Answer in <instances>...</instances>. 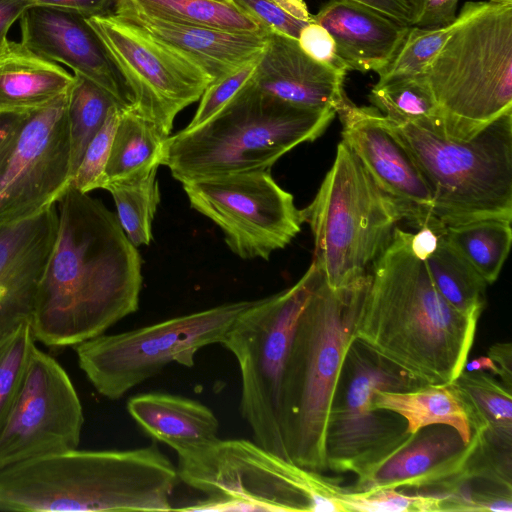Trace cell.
I'll list each match as a JSON object with an SVG mask.
<instances>
[{"mask_svg":"<svg viewBox=\"0 0 512 512\" xmlns=\"http://www.w3.org/2000/svg\"><path fill=\"white\" fill-rule=\"evenodd\" d=\"M487 1H468L456 20L445 27L424 29L409 26L390 61L378 70L376 84L421 76L452 33L464 22L489 8Z\"/></svg>","mask_w":512,"mask_h":512,"instance_id":"obj_30","label":"cell"},{"mask_svg":"<svg viewBox=\"0 0 512 512\" xmlns=\"http://www.w3.org/2000/svg\"><path fill=\"white\" fill-rule=\"evenodd\" d=\"M35 341L30 323L0 340V428L17 395Z\"/></svg>","mask_w":512,"mask_h":512,"instance_id":"obj_36","label":"cell"},{"mask_svg":"<svg viewBox=\"0 0 512 512\" xmlns=\"http://www.w3.org/2000/svg\"><path fill=\"white\" fill-rule=\"evenodd\" d=\"M422 76L437 106L433 128L450 139L512 111V7L491 4L460 25Z\"/></svg>","mask_w":512,"mask_h":512,"instance_id":"obj_8","label":"cell"},{"mask_svg":"<svg viewBox=\"0 0 512 512\" xmlns=\"http://www.w3.org/2000/svg\"><path fill=\"white\" fill-rule=\"evenodd\" d=\"M67 106L68 92L29 111L0 163V225L54 204L69 185Z\"/></svg>","mask_w":512,"mask_h":512,"instance_id":"obj_16","label":"cell"},{"mask_svg":"<svg viewBox=\"0 0 512 512\" xmlns=\"http://www.w3.org/2000/svg\"><path fill=\"white\" fill-rule=\"evenodd\" d=\"M336 114L342 123V141L394 201L402 219L418 229L443 233L432 215L431 190L387 118L377 108L357 106L349 99Z\"/></svg>","mask_w":512,"mask_h":512,"instance_id":"obj_17","label":"cell"},{"mask_svg":"<svg viewBox=\"0 0 512 512\" xmlns=\"http://www.w3.org/2000/svg\"><path fill=\"white\" fill-rule=\"evenodd\" d=\"M263 28L294 39L313 21L303 0H231Z\"/></svg>","mask_w":512,"mask_h":512,"instance_id":"obj_39","label":"cell"},{"mask_svg":"<svg viewBox=\"0 0 512 512\" xmlns=\"http://www.w3.org/2000/svg\"><path fill=\"white\" fill-rule=\"evenodd\" d=\"M113 14L196 63L212 81L258 57L269 32H233L173 22L145 12L132 0H117Z\"/></svg>","mask_w":512,"mask_h":512,"instance_id":"obj_21","label":"cell"},{"mask_svg":"<svg viewBox=\"0 0 512 512\" xmlns=\"http://www.w3.org/2000/svg\"><path fill=\"white\" fill-rule=\"evenodd\" d=\"M487 2L495 6L512 7V0H488Z\"/></svg>","mask_w":512,"mask_h":512,"instance_id":"obj_50","label":"cell"},{"mask_svg":"<svg viewBox=\"0 0 512 512\" xmlns=\"http://www.w3.org/2000/svg\"><path fill=\"white\" fill-rule=\"evenodd\" d=\"M335 115L284 102L251 80L211 119L169 136L161 165L181 183L270 170L288 151L322 135Z\"/></svg>","mask_w":512,"mask_h":512,"instance_id":"obj_5","label":"cell"},{"mask_svg":"<svg viewBox=\"0 0 512 512\" xmlns=\"http://www.w3.org/2000/svg\"><path fill=\"white\" fill-rule=\"evenodd\" d=\"M480 431L465 443L456 429L445 424L421 428L406 437L384 458L357 475L354 492L408 487L441 490L459 479L478 445Z\"/></svg>","mask_w":512,"mask_h":512,"instance_id":"obj_18","label":"cell"},{"mask_svg":"<svg viewBox=\"0 0 512 512\" xmlns=\"http://www.w3.org/2000/svg\"><path fill=\"white\" fill-rule=\"evenodd\" d=\"M57 231L55 203L30 217L0 225V340L30 323Z\"/></svg>","mask_w":512,"mask_h":512,"instance_id":"obj_20","label":"cell"},{"mask_svg":"<svg viewBox=\"0 0 512 512\" xmlns=\"http://www.w3.org/2000/svg\"><path fill=\"white\" fill-rule=\"evenodd\" d=\"M301 49L313 60L348 72L339 60L332 36L320 24L312 21L299 33L297 38Z\"/></svg>","mask_w":512,"mask_h":512,"instance_id":"obj_41","label":"cell"},{"mask_svg":"<svg viewBox=\"0 0 512 512\" xmlns=\"http://www.w3.org/2000/svg\"><path fill=\"white\" fill-rule=\"evenodd\" d=\"M30 110L0 111V163L10 150Z\"/></svg>","mask_w":512,"mask_h":512,"instance_id":"obj_44","label":"cell"},{"mask_svg":"<svg viewBox=\"0 0 512 512\" xmlns=\"http://www.w3.org/2000/svg\"><path fill=\"white\" fill-rule=\"evenodd\" d=\"M115 105L121 106L106 90L80 74H73L67 106L70 180L88 144L103 125L109 110Z\"/></svg>","mask_w":512,"mask_h":512,"instance_id":"obj_32","label":"cell"},{"mask_svg":"<svg viewBox=\"0 0 512 512\" xmlns=\"http://www.w3.org/2000/svg\"><path fill=\"white\" fill-rule=\"evenodd\" d=\"M21 43L52 62L63 63L110 93L124 108L131 95L88 17L76 11L32 5L20 17Z\"/></svg>","mask_w":512,"mask_h":512,"instance_id":"obj_19","label":"cell"},{"mask_svg":"<svg viewBox=\"0 0 512 512\" xmlns=\"http://www.w3.org/2000/svg\"><path fill=\"white\" fill-rule=\"evenodd\" d=\"M217 1L225 2V3H232L231 0H217Z\"/></svg>","mask_w":512,"mask_h":512,"instance_id":"obj_51","label":"cell"},{"mask_svg":"<svg viewBox=\"0 0 512 512\" xmlns=\"http://www.w3.org/2000/svg\"><path fill=\"white\" fill-rule=\"evenodd\" d=\"M300 217L313 234V262L332 289L347 288L365 278L402 220L394 201L343 141Z\"/></svg>","mask_w":512,"mask_h":512,"instance_id":"obj_9","label":"cell"},{"mask_svg":"<svg viewBox=\"0 0 512 512\" xmlns=\"http://www.w3.org/2000/svg\"><path fill=\"white\" fill-rule=\"evenodd\" d=\"M443 235L487 284L497 280L511 247L510 221L500 219L472 221L447 227Z\"/></svg>","mask_w":512,"mask_h":512,"instance_id":"obj_31","label":"cell"},{"mask_svg":"<svg viewBox=\"0 0 512 512\" xmlns=\"http://www.w3.org/2000/svg\"><path fill=\"white\" fill-rule=\"evenodd\" d=\"M424 263L441 296L461 313L479 319L488 284L443 234Z\"/></svg>","mask_w":512,"mask_h":512,"instance_id":"obj_29","label":"cell"},{"mask_svg":"<svg viewBox=\"0 0 512 512\" xmlns=\"http://www.w3.org/2000/svg\"><path fill=\"white\" fill-rule=\"evenodd\" d=\"M167 138L132 106L123 108L106 166V185L140 179L158 169Z\"/></svg>","mask_w":512,"mask_h":512,"instance_id":"obj_27","label":"cell"},{"mask_svg":"<svg viewBox=\"0 0 512 512\" xmlns=\"http://www.w3.org/2000/svg\"><path fill=\"white\" fill-rule=\"evenodd\" d=\"M157 170L147 176L108 183L117 210V219L130 242L137 248L152 240V221L160 202Z\"/></svg>","mask_w":512,"mask_h":512,"instance_id":"obj_34","label":"cell"},{"mask_svg":"<svg viewBox=\"0 0 512 512\" xmlns=\"http://www.w3.org/2000/svg\"><path fill=\"white\" fill-rule=\"evenodd\" d=\"M321 277L312 261L293 286L252 301L221 344L238 362L240 411L254 441L286 459L281 430L282 376L298 318Z\"/></svg>","mask_w":512,"mask_h":512,"instance_id":"obj_10","label":"cell"},{"mask_svg":"<svg viewBox=\"0 0 512 512\" xmlns=\"http://www.w3.org/2000/svg\"><path fill=\"white\" fill-rule=\"evenodd\" d=\"M332 289L323 275L295 327L281 385V430L287 457L307 469L328 470L325 436L341 368L370 283Z\"/></svg>","mask_w":512,"mask_h":512,"instance_id":"obj_4","label":"cell"},{"mask_svg":"<svg viewBox=\"0 0 512 512\" xmlns=\"http://www.w3.org/2000/svg\"><path fill=\"white\" fill-rule=\"evenodd\" d=\"M73 75L28 49L8 42L0 51V111L32 110L68 92Z\"/></svg>","mask_w":512,"mask_h":512,"instance_id":"obj_25","label":"cell"},{"mask_svg":"<svg viewBox=\"0 0 512 512\" xmlns=\"http://www.w3.org/2000/svg\"><path fill=\"white\" fill-rule=\"evenodd\" d=\"M145 12L165 20L233 32L267 30L233 3L217 0H132Z\"/></svg>","mask_w":512,"mask_h":512,"instance_id":"obj_33","label":"cell"},{"mask_svg":"<svg viewBox=\"0 0 512 512\" xmlns=\"http://www.w3.org/2000/svg\"><path fill=\"white\" fill-rule=\"evenodd\" d=\"M177 467L155 446L78 450L0 469V510L171 511Z\"/></svg>","mask_w":512,"mask_h":512,"instance_id":"obj_3","label":"cell"},{"mask_svg":"<svg viewBox=\"0 0 512 512\" xmlns=\"http://www.w3.org/2000/svg\"><path fill=\"white\" fill-rule=\"evenodd\" d=\"M123 107L113 106L107 117L88 144L81 162L70 180V185L82 193L104 189L106 185V166L111 146Z\"/></svg>","mask_w":512,"mask_h":512,"instance_id":"obj_38","label":"cell"},{"mask_svg":"<svg viewBox=\"0 0 512 512\" xmlns=\"http://www.w3.org/2000/svg\"><path fill=\"white\" fill-rule=\"evenodd\" d=\"M88 21L132 98V107L169 137L177 114L196 102L212 78L196 63L114 14Z\"/></svg>","mask_w":512,"mask_h":512,"instance_id":"obj_14","label":"cell"},{"mask_svg":"<svg viewBox=\"0 0 512 512\" xmlns=\"http://www.w3.org/2000/svg\"><path fill=\"white\" fill-rule=\"evenodd\" d=\"M332 36L347 71L377 72L396 52L409 26L362 5L328 0L312 15Z\"/></svg>","mask_w":512,"mask_h":512,"instance_id":"obj_23","label":"cell"},{"mask_svg":"<svg viewBox=\"0 0 512 512\" xmlns=\"http://www.w3.org/2000/svg\"><path fill=\"white\" fill-rule=\"evenodd\" d=\"M252 301H239L130 331L99 335L74 346L78 364L102 396L117 400L167 365L192 367L203 347L222 344Z\"/></svg>","mask_w":512,"mask_h":512,"instance_id":"obj_11","label":"cell"},{"mask_svg":"<svg viewBox=\"0 0 512 512\" xmlns=\"http://www.w3.org/2000/svg\"><path fill=\"white\" fill-rule=\"evenodd\" d=\"M346 74L310 58L297 39L269 31L252 82L264 93L294 106L337 112L348 99Z\"/></svg>","mask_w":512,"mask_h":512,"instance_id":"obj_22","label":"cell"},{"mask_svg":"<svg viewBox=\"0 0 512 512\" xmlns=\"http://www.w3.org/2000/svg\"><path fill=\"white\" fill-rule=\"evenodd\" d=\"M389 123L425 178L443 231L482 219L511 222L512 111L468 140L450 139L423 123Z\"/></svg>","mask_w":512,"mask_h":512,"instance_id":"obj_7","label":"cell"},{"mask_svg":"<svg viewBox=\"0 0 512 512\" xmlns=\"http://www.w3.org/2000/svg\"><path fill=\"white\" fill-rule=\"evenodd\" d=\"M369 100L391 122L424 123L436 127V102L422 75L375 84Z\"/></svg>","mask_w":512,"mask_h":512,"instance_id":"obj_35","label":"cell"},{"mask_svg":"<svg viewBox=\"0 0 512 512\" xmlns=\"http://www.w3.org/2000/svg\"><path fill=\"white\" fill-rule=\"evenodd\" d=\"M464 370L469 372L485 371L495 376L498 374L497 367L488 356H480L470 362H466Z\"/></svg>","mask_w":512,"mask_h":512,"instance_id":"obj_49","label":"cell"},{"mask_svg":"<svg viewBox=\"0 0 512 512\" xmlns=\"http://www.w3.org/2000/svg\"><path fill=\"white\" fill-rule=\"evenodd\" d=\"M487 356L497 367V376L501 378V383L512 390V344L495 343L488 349Z\"/></svg>","mask_w":512,"mask_h":512,"instance_id":"obj_47","label":"cell"},{"mask_svg":"<svg viewBox=\"0 0 512 512\" xmlns=\"http://www.w3.org/2000/svg\"><path fill=\"white\" fill-rule=\"evenodd\" d=\"M412 235L396 227L373 263L353 337L417 385L448 384L464 370L478 318L441 296Z\"/></svg>","mask_w":512,"mask_h":512,"instance_id":"obj_2","label":"cell"},{"mask_svg":"<svg viewBox=\"0 0 512 512\" xmlns=\"http://www.w3.org/2000/svg\"><path fill=\"white\" fill-rule=\"evenodd\" d=\"M418 386L353 339L348 347L328 418L327 469L360 475L389 454L409 433L399 414L373 403L379 390Z\"/></svg>","mask_w":512,"mask_h":512,"instance_id":"obj_12","label":"cell"},{"mask_svg":"<svg viewBox=\"0 0 512 512\" xmlns=\"http://www.w3.org/2000/svg\"><path fill=\"white\" fill-rule=\"evenodd\" d=\"M192 208L224 233L230 250L242 259L269 260L301 230L300 210L270 170L232 173L182 183Z\"/></svg>","mask_w":512,"mask_h":512,"instance_id":"obj_13","label":"cell"},{"mask_svg":"<svg viewBox=\"0 0 512 512\" xmlns=\"http://www.w3.org/2000/svg\"><path fill=\"white\" fill-rule=\"evenodd\" d=\"M260 55L235 71L212 81L200 97L198 109L185 129L195 128L211 119L243 89L252 80Z\"/></svg>","mask_w":512,"mask_h":512,"instance_id":"obj_40","label":"cell"},{"mask_svg":"<svg viewBox=\"0 0 512 512\" xmlns=\"http://www.w3.org/2000/svg\"><path fill=\"white\" fill-rule=\"evenodd\" d=\"M373 403L403 417L409 433L429 425L445 424L456 429L466 444L473 434L465 402L454 381L418 385L403 391L379 390Z\"/></svg>","mask_w":512,"mask_h":512,"instance_id":"obj_26","label":"cell"},{"mask_svg":"<svg viewBox=\"0 0 512 512\" xmlns=\"http://www.w3.org/2000/svg\"><path fill=\"white\" fill-rule=\"evenodd\" d=\"M177 457L179 480L204 498L174 510L346 512L349 487L254 440L218 438Z\"/></svg>","mask_w":512,"mask_h":512,"instance_id":"obj_6","label":"cell"},{"mask_svg":"<svg viewBox=\"0 0 512 512\" xmlns=\"http://www.w3.org/2000/svg\"><path fill=\"white\" fill-rule=\"evenodd\" d=\"M127 411L148 436L168 445L176 454L201 448L219 438V421L213 411L183 396L138 394L128 400Z\"/></svg>","mask_w":512,"mask_h":512,"instance_id":"obj_24","label":"cell"},{"mask_svg":"<svg viewBox=\"0 0 512 512\" xmlns=\"http://www.w3.org/2000/svg\"><path fill=\"white\" fill-rule=\"evenodd\" d=\"M439 235L430 227L419 228L411 239L413 253L424 261L435 250Z\"/></svg>","mask_w":512,"mask_h":512,"instance_id":"obj_48","label":"cell"},{"mask_svg":"<svg viewBox=\"0 0 512 512\" xmlns=\"http://www.w3.org/2000/svg\"><path fill=\"white\" fill-rule=\"evenodd\" d=\"M33 5L67 9L91 16H107L114 13L117 0H29Z\"/></svg>","mask_w":512,"mask_h":512,"instance_id":"obj_43","label":"cell"},{"mask_svg":"<svg viewBox=\"0 0 512 512\" xmlns=\"http://www.w3.org/2000/svg\"><path fill=\"white\" fill-rule=\"evenodd\" d=\"M346 512H432L443 511L444 495L441 492L409 495L396 488L369 492L349 489L342 498Z\"/></svg>","mask_w":512,"mask_h":512,"instance_id":"obj_37","label":"cell"},{"mask_svg":"<svg viewBox=\"0 0 512 512\" xmlns=\"http://www.w3.org/2000/svg\"><path fill=\"white\" fill-rule=\"evenodd\" d=\"M32 5L29 0H0V51L9 42L7 33L12 24Z\"/></svg>","mask_w":512,"mask_h":512,"instance_id":"obj_46","label":"cell"},{"mask_svg":"<svg viewBox=\"0 0 512 512\" xmlns=\"http://www.w3.org/2000/svg\"><path fill=\"white\" fill-rule=\"evenodd\" d=\"M459 0H410V26L436 29L452 24Z\"/></svg>","mask_w":512,"mask_h":512,"instance_id":"obj_42","label":"cell"},{"mask_svg":"<svg viewBox=\"0 0 512 512\" xmlns=\"http://www.w3.org/2000/svg\"><path fill=\"white\" fill-rule=\"evenodd\" d=\"M377 11L398 23L410 26V0H346Z\"/></svg>","mask_w":512,"mask_h":512,"instance_id":"obj_45","label":"cell"},{"mask_svg":"<svg viewBox=\"0 0 512 512\" xmlns=\"http://www.w3.org/2000/svg\"><path fill=\"white\" fill-rule=\"evenodd\" d=\"M56 208L57 236L30 326L36 341L63 348L104 334L138 310L142 261L102 201L69 184Z\"/></svg>","mask_w":512,"mask_h":512,"instance_id":"obj_1","label":"cell"},{"mask_svg":"<svg viewBox=\"0 0 512 512\" xmlns=\"http://www.w3.org/2000/svg\"><path fill=\"white\" fill-rule=\"evenodd\" d=\"M491 375L463 370L454 382L465 402L472 432L484 431L486 439L512 445V390Z\"/></svg>","mask_w":512,"mask_h":512,"instance_id":"obj_28","label":"cell"},{"mask_svg":"<svg viewBox=\"0 0 512 512\" xmlns=\"http://www.w3.org/2000/svg\"><path fill=\"white\" fill-rule=\"evenodd\" d=\"M83 423L82 405L69 375L35 346L0 428V469L78 448Z\"/></svg>","mask_w":512,"mask_h":512,"instance_id":"obj_15","label":"cell"}]
</instances>
